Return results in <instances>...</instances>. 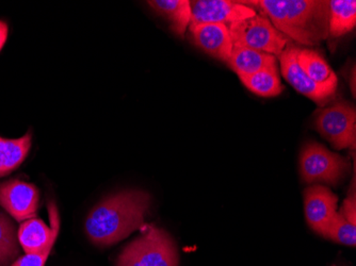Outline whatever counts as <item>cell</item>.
<instances>
[{"label": "cell", "instance_id": "obj_10", "mask_svg": "<svg viewBox=\"0 0 356 266\" xmlns=\"http://www.w3.org/2000/svg\"><path fill=\"white\" fill-rule=\"evenodd\" d=\"M298 48L299 47L289 45V47L277 57L281 63L282 75L290 85L295 88L296 91L309 98L318 105H325L335 95L336 90L318 85L302 71L297 61Z\"/></svg>", "mask_w": 356, "mask_h": 266}, {"label": "cell", "instance_id": "obj_19", "mask_svg": "<svg viewBox=\"0 0 356 266\" xmlns=\"http://www.w3.org/2000/svg\"><path fill=\"white\" fill-rule=\"evenodd\" d=\"M19 256L15 227L11 219L0 213V266H6Z\"/></svg>", "mask_w": 356, "mask_h": 266}, {"label": "cell", "instance_id": "obj_15", "mask_svg": "<svg viewBox=\"0 0 356 266\" xmlns=\"http://www.w3.org/2000/svg\"><path fill=\"white\" fill-rule=\"evenodd\" d=\"M158 14L171 24L172 29L179 37H185L191 23V1L188 0H152L147 1Z\"/></svg>", "mask_w": 356, "mask_h": 266}, {"label": "cell", "instance_id": "obj_24", "mask_svg": "<svg viewBox=\"0 0 356 266\" xmlns=\"http://www.w3.org/2000/svg\"><path fill=\"white\" fill-rule=\"evenodd\" d=\"M333 266H335V265H333Z\"/></svg>", "mask_w": 356, "mask_h": 266}, {"label": "cell", "instance_id": "obj_3", "mask_svg": "<svg viewBox=\"0 0 356 266\" xmlns=\"http://www.w3.org/2000/svg\"><path fill=\"white\" fill-rule=\"evenodd\" d=\"M179 256L173 239L156 226H143L142 235L128 244L117 266H178Z\"/></svg>", "mask_w": 356, "mask_h": 266}, {"label": "cell", "instance_id": "obj_2", "mask_svg": "<svg viewBox=\"0 0 356 266\" xmlns=\"http://www.w3.org/2000/svg\"><path fill=\"white\" fill-rule=\"evenodd\" d=\"M245 3L259 8L274 27L301 45L316 46L329 38V1L259 0Z\"/></svg>", "mask_w": 356, "mask_h": 266}, {"label": "cell", "instance_id": "obj_22", "mask_svg": "<svg viewBox=\"0 0 356 266\" xmlns=\"http://www.w3.org/2000/svg\"><path fill=\"white\" fill-rule=\"evenodd\" d=\"M341 211L347 221H349L350 223L353 224V225H356L355 194L351 196L349 195L346 198V201H343V209H341Z\"/></svg>", "mask_w": 356, "mask_h": 266}, {"label": "cell", "instance_id": "obj_12", "mask_svg": "<svg viewBox=\"0 0 356 266\" xmlns=\"http://www.w3.org/2000/svg\"><path fill=\"white\" fill-rule=\"evenodd\" d=\"M189 30L192 42L197 47L216 59L227 62L233 49L227 26L223 24H202L190 26Z\"/></svg>", "mask_w": 356, "mask_h": 266}, {"label": "cell", "instance_id": "obj_23", "mask_svg": "<svg viewBox=\"0 0 356 266\" xmlns=\"http://www.w3.org/2000/svg\"><path fill=\"white\" fill-rule=\"evenodd\" d=\"M8 38V25L5 22L0 21V51L5 46Z\"/></svg>", "mask_w": 356, "mask_h": 266}, {"label": "cell", "instance_id": "obj_1", "mask_svg": "<svg viewBox=\"0 0 356 266\" xmlns=\"http://www.w3.org/2000/svg\"><path fill=\"white\" fill-rule=\"evenodd\" d=\"M149 206L151 196L147 192L133 190L112 195L90 212L87 235L96 245H113L143 227Z\"/></svg>", "mask_w": 356, "mask_h": 266}, {"label": "cell", "instance_id": "obj_14", "mask_svg": "<svg viewBox=\"0 0 356 266\" xmlns=\"http://www.w3.org/2000/svg\"><path fill=\"white\" fill-rule=\"evenodd\" d=\"M297 61L302 71L314 82L330 89L337 90L336 74L317 51L309 48H298Z\"/></svg>", "mask_w": 356, "mask_h": 266}, {"label": "cell", "instance_id": "obj_8", "mask_svg": "<svg viewBox=\"0 0 356 266\" xmlns=\"http://www.w3.org/2000/svg\"><path fill=\"white\" fill-rule=\"evenodd\" d=\"M48 213L51 227L42 219L23 222L17 233V239L26 253H51L60 229L59 214L54 201H48Z\"/></svg>", "mask_w": 356, "mask_h": 266}, {"label": "cell", "instance_id": "obj_7", "mask_svg": "<svg viewBox=\"0 0 356 266\" xmlns=\"http://www.w3.org/2000/svg\"><path fill=\"white\" fill-rule=\"evenodd\" d=\"M255 14L253 8L243 3L229 0H197L191 1L190 26L202 24H223L229 26L250 19Z\"/></svg>", "mask_w": 356, "mask_h": 266}, {"label": "cell", "instance_id": "obj_6", "mask_svg": "<svg viewBox=\"0 0 356 266\" xmlns=\"http://www.w3.org/2000/svg\"><path fill=\"white\" fill-rule=\"evenodd\" d=\"M316 128L336 149L355 148L356 111L346 101H338L318 110Z\"/></svg>", "mask_w": 356, "mask_h": 266}, {"label": "cell", "instance_id": "obj_16", "mask_svg": "<svg viewBox=\"0 0 356 266\" xmlns=\"http://www.w3.org/2000/svg\"><path fill=\"white\" fill-rule=\"evenodd\" d=\"M356 25V1L331 0L329 1V37H343Z\"/></svg>", "mask_w": 356, "mask_h": 266}, {"label": "cell", "instance_id": "obj_11", "mask_svg": "<svg viewBox=\"0 0 356 266\" xmlns=\"http://www.w3.org/2000/svg\"><path fill=\"white\" fill-rule=\"evenodd\" d=\"M338 197L323 185H315L304 191L306 221L314 231L325 237L337 213Z\"/></svg>", "mask_w": 356, "mask_h": 266}, {"label": "cell", "instance_id": "obj_13", "mask_svg": "<svg viewBox=\"0 0 356 266\" xmlns=\"http://www.w3.org/2000/svg\"><path fill=\"white\" fill-rule=\"evenodd\" d=\"M277 57L250 48L233 46L231 57L226 63L239 77L250 76L261 69L277 66Z\"/></svg>", "mask_w": 356, "mask_h": 266}, {"label": "cell", "instance_id": "obj_21", "mask_svg": "<svg viewBox=\"0 0 356 266\" xmlns=\"http://www.w3.org/2000/svg\"><path fill=\"white\" fill-rule=\"evenodd\" d=\"M49 253H26L24 257L16 260L11 266H44Z\"/></svg>", "mask_w": 356, "mask_h": 266}, {"label": "cell", "instance_id": "obj_9", "mask_svg": "<svg viewBox=\"0 0 356 266\" xmlns=\"http://www.w3.org/2000/svg\"><path fill=\"white\" fill-rule=\"evenodd\" d=\"M39 191L33 185L21 180H10L0 185V206L17 222L37 216Z\"/></svg>", "mask_w": 356, "mask_h": 266}, {"label": "cell", "instance_id": "obj_20", "mask_svg": "<svg viewBox=\"0 0 356 266\" xmlns=\"http://www.w3.org/2000/svg\"><path fill=\"white\" fill-rule=\"evenodd\" d=\"M327 239L333 240L337 243L347 246L356 245V227L353 224L346 219L341 211H337L335 217L332 221L327 233Z\"/></svg>", "mask_w": 356, "mask_h": 266}, {"label": "cell", "instance_id": "obj_18", "mask_svg": "<svg viewBox=\"0 0 356 266\" xmlns=\"http://www.w3.org/2000/svg\"><path fill=\"white\" fill-rule=\"evenodd\" d=\"M239 79L250 91L263 97H273L283 91L277 66L261 69L253 75L242 76Z\"/></svg>", "mask_w": 356, "mask_h": 266}, {"label": "cell", "instance_id": "obj_17", "mask_svg": "<svg viewBox=\"0 0 356 266\" xmlns=\"http://www.w3.org/2000/svg\"><path fill=\"white\" fill-rule=\"evenodd\" d=\"M31 147V133L19 139L0 138V177L9 175L17 169L27 157Z\"/></svg>", "mask_w": 356, "mask_h": 266}, {"label": "cell", "instance_id": "obj_4", "mask_svg": "<svg viewBox=\"0 0 356 266\" xmlns=\"http://www.w3.org/2000/svg\"><path fill=\"white\" fill-rule=\"evenodd\" d=\"M233 46L279 57L289 47V39L272 25L263 14L227 26Z\"/></svg>", "mask_w": 356, "mask_h": 266}, {"label": "cell", "instance_id": "obj_5", "mask_svg": "<svg viewBox=\"0 0 356 266\" xmlns=\"http://www.w3.org/2000/svg\"><path fill=\"white\" fill-rule=\"evenodd\" d=\"M349 171V162L317 142H309L300 155V173L306 183L337 185Z\"/></svg>", "mask_w": 356, "mask_h": 266}]
</instances>
